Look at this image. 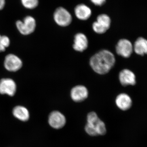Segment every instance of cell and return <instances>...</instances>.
I'll use <instances>...</instances> for the list:
<instances>
[{"label": "cell", "mask_w": 147, "mask_h": 147, "mask_svg": "<svg viewBox=\"0 0 147 147\" xmlns=\"http://www.w3.org/2000/svg\"><path fill=\"white\" fill-rule=\"evenodd\" d=\"M111 23V19L108 15L103 13L100 14L92 24L93 30L98 34L105 33L110 28Z\"/></svg>", "instance_id": "obj_4"}, {"label": "cell", "mask_w": 147, "mask_h": 147, "mask_svg": "<svg viewBox=\"0 0 147 147\" xmlns=\"http://www.w3.org/2000/svg\"><path fill=\"white\" fill-rule=\"evenodd\" d=\"M16 24L18 31L24 35L31 34L36 28L35 19L30 16L25 17L23 21L18 20L16 21Z\"/></svg>", "instance_id": "obj_2"}, {"label": "cell", "mask_w": 147, "mask_h": 147, "mask_svg": "<svg viewBox=\"0 0 147 147\" xmlns=\"http://www.w3.org/2000/svg\"><path fill=\"white\" fill-rule=\"evenodd\" d=\"M66 122L65 117L59 111H53L49 115L48 123L53 128L56 129L62 128L65 125Z\"/></svg>", "instance_id": "obj_9"}, {"label": "cell", "mask_w": 147, "mask_h": 147, "mask_svg": "<svg viewBox=\"0 0 147 147\" xmlns=\"http://www.w3.org/2000/svg\"><path fill=\"white\" fill-rule=\"evenodd\" d=\"M10 44V40L6 36L0 35V53L5 51L6 48L8 47Z\"/></svg>", "instance_id": "obj_17"}, {"label": "cell", "mask_w": 147, "mask_h": 147, "mask_svg": "<svg viewBox=\"0 0 147 147\" xmlns=\"http://www.w3.org/2000/svg\"><path fill=\"white\" fill-rule=\"evenodd\" d=\"M87 124L94 128L98 135H104L106 133L105 124L98 117L95 112L89 113L87 116Z\"/></svg>", "instance_id": "obj_5"}, {"label": "cell", "mask_w": 147, "mask_h": 147, "mask_svg": "<svg viewBox=\"0 0 147 147\" xmlns=\"http://www.w3.org/2000/svg\"><path fill=\"white\" fill-rule=\"evenodd\" d=\"M96 6H102L105 3L106 0H90Z\"/></svg>", "instance_id": "obj_19"}, {"label": "cell", "mask_w": 147, "mask_h": 147, "mask_svg": "<svg viewBox=\"0 0 147 147\" xmlns=\"http://www.w3.org/2000/svg\"><path fill=\"white\" fill-rule=\"evenodd\" d=\"M17 86L10 78H3L0 80V94L13 96L16 94Z\"/></svg>", "instance_id": "obj_7"}, {"label": "cell", "mask_w": 147, "mask_h": 147, "mask_svg": "<svg viewBox=\"0 0 147 147\" xmlns=\"http://www.w3.org/2000/svg\"><path fill=\"white\" fill-rule=\"evenodd\" d=\"M116 105L123 111L128 110L132 105V100L128 94L122 93L117 96L115 100Z\"/></svg>", "instance_id": "obj_14"}, {"label": "cell", "mask_w": 147, "mask_h": 147, "mask_svg": "<svg viewBox=\"0 0 147 147\" xmlns=\"http://www.w3.org/2000/svg\"><path fill=\"white\" fill-rule=\"evenodd\" d=\"M115 63L114 55L108 50H102L94 55L90 61V65L95 72L98 74L108 73Z\"/></svg>", "instance_id": "obj_1"}, {"label": "cell", "mask_w": 147, "mask_h": 147, "mask_svg": "<svg viewBox=\"0 0 147 147\" xmlns=\"http://www.w3.org/2000/svg\"><path fill=\"white\" fill-rule=\"evenodd\" d=\"M116 52L120 56L128 58L131 56L133 50L132 43L128 40H120L116 47Z\"/></svg>", "instance_id": "obj_8"}, {"label": "cell", "mask_w": 147, "mask_h": 147, "mask_svg": "<svg viewBox=\"0 0 147 147\" xmlns=\"http://www.w3.org/2000/svg\"><path fill=\"white\" fill-rule=\"evenodd\" d=\"M13 115L16 118L22 121H26L30 118V113L27 108L21 105H18L13 108Z\"/></svg>", "instance_id": "obj_15"}, {"label": "cell", "mask_w": 147, "mask_h": 147, "mask_svg": "<svg viewBox=\"0 0 147 147\" xmlns=\"http://www.w3.org/2000/svg\"><path fill=\"white\" fill-rule=\"evenodd\" d=\"M54 19L56 24L61 27H66L70 25L72 20L70 13L63 7H58L54 13Z\"/></svg>", "instance_id": "obj_3"}, {"label": "cell", "mask_w": 147, "mask_h": 147, "mask_svg": "<svg viewBox=\"0 0 147 147\" xmlns=\"http://www.w3.org/2000/svg\"><path fill=\"white\" fill-rule=\"evenodd\" d=\"M5 4V0H0V10H2L4 8Z\"/></svg>", "instance_id": "obj_20"}, {"label": "cell", "mask_w": 147, "mask_h": 147, "mask_svg": "<svg viewBox=\"0 0 147 147\" xmlns=\"http://www.w3.org/2000/svg\"><path fill=\"white\" fill-rule=\"evenodd\" d=\"M92 13L91 9L84 4L78 5L74 9L75 15L79 20H88L91 16Z\"/></svg>", "instance_id": "obj_13"}, {"label": "cell", "mask_w": 147, "mask_h": 147, "mask_svg": "<svg viewBox=\"0 0 147 147\" xmlns=\"http://www.w3.org/2000/svg\"><path fill=\"white\" fill-rule=\"evenodd\" d=\"M119 80L124 86H134L136 83V76L134 74L128 69H124L119 74Z\"/></svg>", "instance_id": "obj_11"}, {"label": "cell", "mask_w": 147, "mask_h": 147, "mask_svg": "<svg viewBox=\"0 0 147 147\" xmlns=\"http://www.w3.org/2000/svg\"><path fill=\"white\" fill-rule=\"evenodd\" d=\"M24 7L28 9H33L37 7L38 0H21Z\"/></svg>", "instance_id": "obj_18"}, {"label": "cell", "mask_w": 147, "mask_h": 147, "mask_svg": "<svg viewBox=\"0 0 147 147\" xmlns=\"http://www.w3.org/2000/svg\"><path fill=\"white\" fill-rule=\"evenodd\" d=\"M71 99L76 102H82L87 98L88 96V91L84 86L79 85L74 87L71 91Z\"/></svg>", "instance_id": "obj_10"}, {"label": "cell", "mask_w": 147, "mask_h": 147, "mask_svg": "<svg viewBox=\"0 0 147 147\" xmlns=\"http://www.w3.org/2000/svg\"><path fill=\"white\" fill-rule=\"evenodd\" d=\"M133 50L137 55H147V40L142 37L138 38L134 42Z\"/></svg>", "instance_id": "obj_16"}, {"label": "cell", "mask_w": 147, "mask_h": 147, "mask_svg": "<svg viewBox=\"0 0 147 147\" xmlns=\"http://www.w3.org/2000/svg\"><path fill=\"white\" fill-rule=\"evenodd\" d=\"M88 41L86 36L84 34L79 33L74 36L73 47L74 50L82 52L88 48Z\"/></svg>", "instance_id": "obj_12"}, {"label": "cell", "mask_w": 147, "mask_h": 147, "mask_svg": "<svg viewBox=\"0 0 147 147\" xmlns=\"http://www.w3.org/2000/svg\"><path fill=\"white\" fill-rule=\"evenodd\" d=\"M4 66L7 71L16 72L21 69L23 66V62L16 55L9 54L5 58Z\"/></svg>", "instance_id": "obj_6"}]
</instances>
